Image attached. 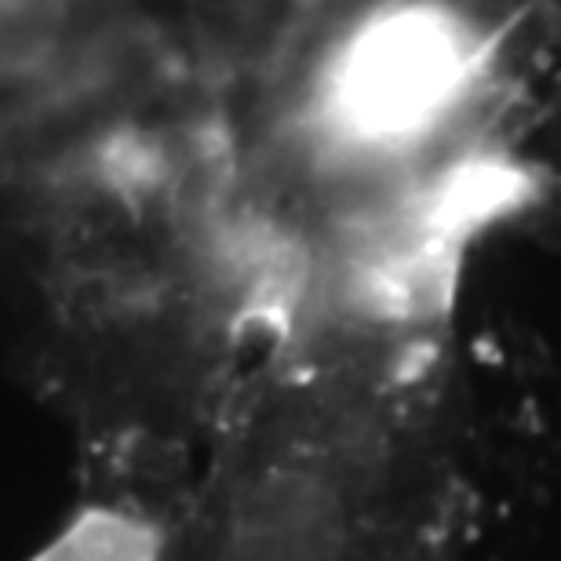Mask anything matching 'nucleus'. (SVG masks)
<instances>
[{
    "mask_svg": "<svg viewBox=\"0 0 561 561\" xmlns=\"http://www.w3.org/2000/svg\"><path fill=\"white\" fill-rule=\"evenodd\" d=\"M340 503L307 470H274L233 511V561H335Z\"/></svg>",
    "mask_w": 561,
    "mask_h": 561,
    "instance_id": "1",
    "label": "nucleus"
},
{
    "mask_svg": "<svg viewBox=\"0 0 561 561\" xmlns=\"http://www.w3.org/2000/svg\"><path fill=\"white\" fill-rule=\"evenodd\" d=\"M66 15L37 4H0V84H26L59 59Z\"/></svg>",
    "mask_w": 561,
    "mask_h": 561,
    "instance_id": "2",
    "label": "nucleus"
},
{
    "mask_svg": "<svg viewBox=\"0 0 561 561\" xmlns=\"http://www.w3.org/2000/svg\"><path fill=\"white\" fill-rule=\"evenodd\" d=\"M37 561H157V540L125 514L88 511Z\"/></svg>",
    "mask_w": 561,
    "mask_h": 561,
    "instance_id": "3",
    "label": "nucleus"
}]
</instances>
